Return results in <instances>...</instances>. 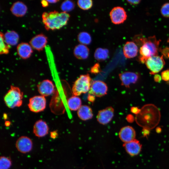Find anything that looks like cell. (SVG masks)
<instances>
[{
	"mask_svg": "<svg viewBox=\"0 0 169 169\" xmlns=\"http://www.w3.org/2000/svg\"><path fill=\"white\" fill-rule=\"evenodd\" d=\"M131 111L134 114L137 115L140 112L141 109L137 107L133 106L131 108Z\"/></svg>",
	"mask_w": 169,
	"mask_h": 169,
	"instance_id": "e575fe53",
	"label": "cell"
},
{
	"mask_svg": "<svg viewBox=\"0 0 169 169\" xmlns=\"http://www.w3.org/2000/svg\"><path fill=\"white\" fill-rule=\"evenodd\" d=\"M162 79L161 76L158 74H155L154 77V79L156 82L159 83Z\"/></svg>",
	"mask_w": 169,
	"mask_h": 169,
	"instance_id": "d590c367",
	"label": "cell"
},
{
	"mask_svg": "<svg viewBox=\"0 0 169 169\" xmlns=\"http://www.w3.org/2000/svg\"><path fill=\"white\" fill-rule=\"evenodd\" d=\"M49 3H56L59 1V0H47Z\"/></svg>",
	"mask_w": 169,
	"mask_h": 169,
	"instance_id": "b9f144b4",
	"label": "cell"
},
{
	"mask_svg": "<svg viewBox=\"0 0 169 169\" xmlns=\"http://www.w3.org/2000/svg\"><path fill=\"white\" fill-rule=\"evenodd\" d=\"M89 52L88 48L86 45L81 44L76 45L73 51L75 57L79 59H87L89 55Z\"/></svg>",
	"mask_w": 169,
	"mask_h": 169,
	"instance_id": "44dd1931",
	"label": "cell"
},
{
	"mask_svg": "<svg viewBox=\"0 0 169 169\" xmlns=\"http://www.w3.org/2000/svg\"><path fill=\"white\" fill-rule=\"evenodd\" d=\"M33 146L32 140L29 137L25 136L19 137L15 144V146L17 150L23 153H26L30 151L32 149Z\"/></svg>",
	"mask_w": 169,
	"mask_h": 169,
	"instance_id": "8fae6325",
	"label": "cell"
},
{
	"mask_svg": "<svg viewBox=\"0 0 169 169\" xmlns=\"http://www.w3.org/2000/svg\"><path fill=\"white\" fill-rule=\"evenodd\" d=\"M58 136L57 131H55L51 132L50 133V137L53 139H55Z\"/></svg>",
	"mask_w": 169,
	"mask_h": 169,
	"instance_id": "74e56055",
	"label": "cell"
},
{
	"mask_svg": "<svg viewBox=\"0 0 169 169\" xmlns=\"http://www.w3.org/2000/svg\"><path fill=\"white\" fill-rule=\"evenodd\" d=\"M165 63L163 55L151 57L148 59L145 63L151 74H155L159 72L163 68Z\"/></svg>",
	"mask_w": 169,
	"mask_h": 169,
	"instance_id": "8992f818",
	"label": "cell"
},
{
	"mask_svg": "<svg viewBox=\"0 0 169 169\" xmlns=\"http://www.w3.org/2000/svg\"><path fill=\"white\" fill-rule=\"evenodd\" d=\"M70 16L65 12L56 11L44 12L42 15V21L47 30L59 29L67 24Z\"/></svg>",
	"mask_w": 169,
	"mask_h": 169,
	"instance_id": "3957f363",
	"label": "cell"
},
{
	"mask_svg": "<svg viewBox=\"0 0 169 169\" xmlns=\"http://www.w3.org/2000/svg\"><path fill=\"white\" fill-rule=\"evenodd\" d=\"M108 87L105 82L101 80H95L91 83L89 94L101 97L106 95Z\"/></svg>",
	"mask_w": 169,
	"mask_h": 169,
	"instance_id": "ba28073f",
	"label": "cell"
},
{
	"mask_svg": "<svg viewBox=\"0 0 169 169\" xmlns=\"http://www.w3.org/2000/svg\"><path fill=\"white\" fill-rule=\"evenodd\" d=\"M87 99L90 102L93 103L95 100V96L93 95L89 94L87 97Z\"/></svg>",
	"mask_w": 169,
	"mask_h": 169,
	"instance_id": "f35d334b",
	"label": "cell"
},
{
	"mask_svg": "<svg viewBox=\"0 0 169 169\" xmlns=\"http://www.w3.org/2000/svg\"><path fill=\"white\" fill-rule=\"evenodd\" d=\"M19 38L18 34L14 31H7L4 34V41L9 46H14L16 45L18 41Z\"/></svg>",
	"mask_w": 169,
	"mask_h": 169,
	"instance_id": "603a6c76",
	"label": "cell"
},
{
	"mask_svg": "<svg viewBox=\"0 0 169 169\" xmlns=\"http://www.w3.org/2000/svg\"><path fill=\"white\" fill-rule=\"evenodd\" d=\"M121 81V84L126 88H129L130 85L135 84L139 78V75L136 73L126 71L119 74Z\"/></svg>",
	"mask_w": 169,
	"mask_h": 169,
	"instance_id": "7c38bea8",
	"label": "cell"
},
{
	"mask_svg": "<svg viewBox=\"0 0 169 169\" xmlns=\"http://www.w3.org/2000/svg\"><path fill=\"white\" fill-rule=\"evenodd\" d=\"M23 93L18 87L11 86L4 97L6 105L9 108H14L21 106L23 103Z\"/></svg>",
	"mask_w": 169,
	"mask_h": 169,
	"instance_id": "277c9868",
	"label": "cell"
},
{
	"mask_svg": "<svg viewBox=\"0 0 169 169\" xmlns=\"http://www.w3.org/2000/svg\"><path fill=\"white\" fill-rule=\"evenodd\" d=\"M167 42H168V43H169V38H168V39Z\"/></svg>",
	"mask_w": 169,
	"mask_h": 169,
	"instance_id": "ee69618b",
	"label": "cell"
},
{
	"mask_svg": "<svg viewBox=\"0 0 169 169\" xmlns=\"http://www.w3.org/2000/svg\"><path fill=\"white\" fill-rule=\"evenodd\" d=\"M10 122L9 121H6L5 122V126H8L10 125Z\"/></svg>",
	"mask_w": 169,
	"mask_h": 169,
	"instance_id": "7bdbcfd3",
	"label": "cell"
},
{
	"mask_svg": "<svg viewBox=\"0 0 169 169\" xmlns=\"http://www.w3.org/2000/svg\"><path fill=\"white\" fill-rule=\"evenodd\" d=\"M110 16L112 22L115 24L123 23L127 18L125 10L120 6L113 8L110 13Z\"/></svg>",
	"mask_w": 169,
	"mask_h": 169,
	"instance_id": "9c48e42d",
	"label": "cell"
},
{
	"mask_svg": "<svg viewBox=\"0 0 169 169\" xmlns=\"http://www.w3.org/2000/svg\"><path fill=\"white\" fill-rule=\"evenodd\" d=\"M81 104L80 98L78 96L75 95L70 97L67 101L68 107L72 111L78 110L82 105Z\"/></svg>",
	"mask_w": 169,
	"mask_h": 169,
	"instance_id": "cb8c5ba5",
	"label": "cell"
},
{
	"mask_svg": "<svg viewBox=\"0 0 169 169\" xmlns=\"http://www.w3.org/2000/svg\"><path fill=\"white\" fill-rule=\"evenodd\" d=\"M75 7L74 3L72 1L66 0L62 3L60 8L62 12H67L73 10Z\"/></svg>",
	"mask_w": 169,
	"mask_h": 169,
	"instance_id": "4316f807",
	"label": "cell"
},
{
	"mask_svg": "<svg viewBox=\"0 0 169 169\" xmlns=\"http://www.w3.org/2000/svg\"><path fill=\"white\" fill-rule=\"evenodd\" d=\"M0 54H7L9 53L10 46L7 45L4 42V34L1 32L0 33Z\"/></svg>",
	"mask_w": 169,
	"mask_h": 169,
	"instance_id": "83f0119b",
	"label": "cell"
},
{
	"mask_svg": "<svg viewBox=\"0 0 169 169\" xmlns=\"http://www.w3.org/2000/svg\"><path fill=\"white\" fill-rule=\"evenodd\" d=\"M78 7L83 10L90 9L93 6V1L91 0H79L77 2Z\"/></svg>",
	"mask_w": 169,
	"mask_h": 169,
	"instance_id": "f546056e",
	"label": "cell"
},
{
	"mask_svg": "<svg viewBox=\"0 0 169 169\" xmlns=\"http://www.w3.org/2000/svg\"><path fill=\"white\" fill-rule=\"evenodd\" d=\"M127 120L129 122L131 123L134 120V116L131 114L127 115L126 117Z\"/></svg>",
	"mask_w": 169,
	"mask_h": 169,
	"instance_id": "8d00e7d4",
	"label": "cell"
},
{
	"mask_svg": "<svg viewBox=\"0 0 169 169\" xmlns=\"http://www.w3.org/2000/svg\"><path fill=\"white\" fill-rule=\"evenodd\" d=\"M160 11L161 14L164 17L169 18V3L164 4L161 8Z\"/></svg>",
	"mask_w": 169,
	"mask_h": 169,
	"instance_id": "4dcf8cb0",
	"label": "cell"
},
{
	"mask_svg": "<svg viewBox=\"0 0 169 169\" xmlns=\"http://www.w3.org/2000/svg\"><path fill=\"white\" fill-rule=\"evenodd\" d=\"M91 81V79L88 74L80 75L73 84L72 90L74 95L78 96L89 91Z\"/></svg>",
	"mask_w": 169,
	"mask_h": 169,
	"instance_id": "5b68a950",
	"label": "cell"
},
{
	"mask_svg": "<svg viewBox=\"0 0 169 169\" xmlns=\"http://www.w3.org/2000/svg\"><path fill=\"white\" fill-rule=\"evenodd\" d=\"M54 86L53 82L50 80H44L37 85L38 90L41 95L44 97L49 96L54 91Z\"/></svg>",
	"mask_w": 169,
	"mask_h": 169,
	"instance_id": "4fadbf2b",
	"label": "cell"
},
{
	"mask_svg": "<svg viewBox=\"0 0 169 169\" xmlns=\"http://www.w3.org/2000/svg\"><path fill=\"white\" fill-rule=\"evenodd\" d=\"M12 13L17 17H22L24 16L27 11L26 5L21 1L14 3L10 8Z\"/></svg>",
	"mask_w": 169,
	"mask_h": 169,
	"instance_id": "ffe728a7",
	"label": "cell"
},
{
	"mask_svg": "<svg viewBox=\"0 0 169 169\" xmlns=\"http://www.w3.org/2000/svg\"><path fill=\"white\" fill-rule=\"evenodd\" d=\"M127 1L129 3L133 5H136L139 3L141 1L139 0H127Z\"/></svg>",
	"mask_w": 169,
	"mask_h": 169,
	"instance_id": "ab89813d",
	"label": "cell"
},
{
	"mask_svg": "<svg viewBox=\"0 0 169 169\" xmlns=\"http://www.w3.org/2000/svg\"><path fill=\"white\" fill-rule=\"evenodd\" d=\"M161 117L160 111L156 105L147 104L141 109L140 112L136 115L135 120L139 125L149 130L158 125Z\"/></svg>",
	"mask_w": 169,
	"mask_h": 169,
	"instance_id": "6da1fadb",
	"label": "cell"
},
{
	"mask_svg": "<svg viewBox=\"0 0 169 169\" xmlns=\"http://www.w3.org/2000/svg\"><path fill=\"white\" fill-rule=\"evenodd\" d=\"M123 147L126 152L131 156L138 155L141 148V146L140 142L135 139L129 142L124 143Z\"/></svg>",
	"mask_w": 169,
	"mask_h": 169,
	"instance_id": "ac0fdd59",
	"label": "cell"
},
{
	"mask_svg": "<svg viewBox=\"0 0 169 169\" xmlns=\"http://www.w3.org/2000/svg\"><path fill=\"white\" fill-rule=\"evenodd\" d=\"M109 51L108 49L99 48L95 50L94 56L96 60L101 61L107 59L109 56Z\"/></svg>",
	"mask_w": 169,
	"mask_h": 169,
	"instance_id": "d4e9b609",
	"label": "cell"
},
{
	"mask_svg": "<svg viewBox=\"0 0 169 169\" xmlns=\"http://www.w3.org/2000/svg\"><path fill=\"white\" fill-rule=\"evenodd\" d=\"M47 38L44 34L41 33L33 37L29 41V44L34 49L38 51L43 49L47 43Z\"/></svg>",
	"mask_w": 169,
	"mask_h": 169,
	"instance_id": "9a60e30c",
	"label": "cell"
},
{
	"mask_svg": "<svg viewBox=\"0 0 169 169\" xmlns=\"http://www.w3.org/2000/svg\"><path fill=\"white\" fill-rule=\"evenodd\" d=\"M12 164L11 159L5 156L0 157V169H9Z\"/></svg>",
	"mask_w": 169,
	"mask_h": 169,
	"instance_id": "f1b7e54d",
	"label": "cell"
},
{
	"mask_svg": "<svg viewBox=\"0 0 169 169\" xmlns=\"http://www.w3.org/2000/svg\"><path fill=\"white\" fill-rule=\"evenodd\" d=\"M160 50L163 56L169 58V48L166 47L162 49H160Z\"/></svg>",
	"mask_w": 169,
	"mask_h": 169,
	"instance_id": "836d02e7",
	"label": "cell"
},
{
	"mask_svg": "<svg viewBox=\"0 0 169 169\" xmlns=\"http://www.w3.org/2000/svg\"><path fill=\"white\" fill-rule=\"evenodd\" d=\"M77 115L79 119L84 121L91 119L93 116L92 109L86 105L81 106L77 111Z\"/></svg>",
	"mask_w": 169,
	"mask_h": 169,
	"instance_id": "7402d4cb",
	"label": "cell"
},
{
	"mask_svg": "<svg viewBox=\"0 0 169 169\" xmlns=\"http://www.w3.org/2000/svg\"><path fill=\"white\" fill-rule=\"evenodd\" d=\"M17 51L18 56L23 59L29 58L33 52L32 47L30 44L24 42L20 43L18 45Z\"/></svg>",
	"mask_w": 169,
	"mask_h": 169,
	"instance_id": "d6986e66",
	"label": "cell"
},
{
	"mask_svg": "<svg viewBox=\"0 0 169 169\" xmlns=\"http://www.w3.org/2000/svg\"><path fill=\"white\" fill-rule=\"evenodd\" d=\"M133 40L137 44H141L140 48L139 57L141 63H145L149 58L158 55V52L160 49L159 46L160 40H157L155 36L146 38L142 35H136L134 37Z\"/></svg>",
	"mask_w": 169,
	"mask_h": 169,
	"instance_id": "7a4b0ae2",
	"label": "cell"
},
{
	"mask_svg": "<svg viewBox=\"0 0 169 169\" xmlns=\"http://www.w3.org/2000/svg\"><path fill=\"white\" fill-rule=\"evenodd\" d=\"M136 132L134 129L130 126L122 127L119 133L120 140L124 143L131 141L135 139Z\"/></svg>",
	"mask_w": 169,
	"mask_h": 169,
	"instance_id": "5bb4252c",
	"label": "cell"
},
{
	"mask_svg": "<svg viewBox=\"0 0 169 169\" xmlns=\"http://www.w3.org/2000/svg\"><path fill=\"white\" fill-rule=\"evenodd\" d=\"M138 51L136 44L133 41H127L123 47V53L125 57L128 59L136 57Z\"/></svg>",
	"mask_w": 169,
	"mask_h": 169,
	"instance_id": "e0dca14e",
	"label": "cell"
},
{
	"mask_svg": "<svg viewBox=\"0 0 169 169\" xmlns=\"http://www.w3.org/2000/svg\"><path fill=\"white\" fill-rule=\"evenodd\" d=\"M46 105L45 97L40 95L34 96L29 100L28 106L29 110L34 113H38L44 111Z\"/></svg>",
	"mask_w": 169,
	"mask_h": 169,
	"instance_id": "52a82bcc",
	"label": "cell"
},
{
	"mask_svg": "<svg viewBox=\"0 0 169 169\" xmlns=\"http://www.w3.org/2000/svg\"><path fill=\"white\" fill-rule=\"evenodd\" d=\"M33 130V133L36 136L39 138L42 137L48 133L49 127L45 121L39 120L34 123Z\"/></svg>",
	"mask_w": 169,
	"mask_h": 169,
	"instance_id": "2e32d148",
	"label": "cell"
},
{
	"mask_svg": "<svg viewBox=\"0 0 169 169\" xmlns=\"http://www.w3.org/2000/svg\"><path fill=\"white\" fill-rule=\"evenodd\" d=\"M162 79L165 81H169V69L162 71L161 73Z\"/></svg>",
	"mask_w": 169,
	"mask_h": 169,
	"instance_id": "d6a6232c",
	"label": "cell"
},
{
	"mask_svg": "<svg viewBox=\"0 0 169 169\" xmlns=\"http://www.w3.org/2000/svg\"><path fill=\"white\" fill-rule=\"evenodd\" d=\"M78 41L82 44L87 45L90 44L91 41V37L87 32H83L80 33L78 35Z\"/></svg>",
	"mask_w": 169,
	"mask_h": 169,
	"instance_id": "484cf974",
	"label": "cell"
},
{
	"mask_svg": "<svg viewBox=\"0 0 169 169\" xmlns=\"http://www.w3.org/2000/svg\"><path fill=\"white\" fill-rule=\"evenodd\" d=\"M114 110L113 107L109 106L99 111L96 118L101 124L105 125L109 123L114 116Z\"/></svg>",
	"mask_w": 169,
	"mask_h": 169,
	"instance_id": "30bf717a",
	"label": "cell"
},
{
	"mask_svg": "<svg viewBox=\"0 0 169 169\" xmlns=\"http://www.w3.org/2000/svg\"><path fill=\"white\" fill-rule=\"evenodd\" d=\"M100 68L98 63L95 64L90 68V72L91 74H97L100 72Z\"/></svg>",
	"mask_w": 169,
	"mask_h": 169,
	"instance_id": "1f68e13d",
	"label": "cell"
},
{
	"mask_svg": "<svg viewBox=\"0 0 169 169\" xmlns=\"http://www.w3.org/2000/svg\"><path fill=\"white\" fill-rule=\"evenodd\" d=\"M41 3L44 7H46L48 6L49 3L47 0H42L41 1Z\"/></svg>",
	"mask_w": 169,
	"mask_h": 169,
	"instance_id": "60d3db41",
	"label": "cell"
}]
</instances>
